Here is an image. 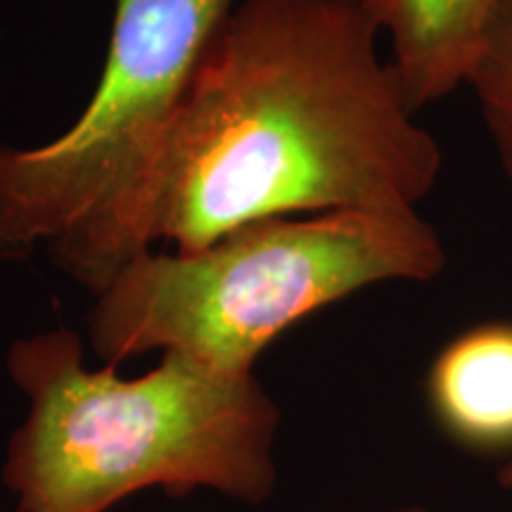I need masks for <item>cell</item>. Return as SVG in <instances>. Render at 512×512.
<instances>
[{"label":"cell","instance_id":"2","mask_svg":"<svg viewBox=\"0 0 512 512\" xmlns=\"http://www.w3.org/2000/svg\"><path fill=\"white\" fill-rule=\"evenodd\" d=\"M5 366L29 403L3 463L17 512H107L147 489L242 503L273 494L280 411L254 373L164 354L124 380L83 366L81 339L64 328L12 342Z\"/></svg>","mask_w":512,"mask_h":512},{"label":"cell","instance_id":"4","mask_svg":"<svg viewBox=\"0 0 512 512\" xmlns=\"http://www.w3.org/2000/svg\"><path fill=\"white\" fill-rule=\"evenodd\" d=\"M235 0H117L81 119L41 147L0 145V261L46 245L95 297L157 240L162 174L204 46Z\"/></svg>","mask_w":512,"mask_h":512},{"label":"cell","instance_id":"6","mask_svg":"<svg viewBox=\"0 0 512 512\" xmlns=\"http://www.w3.org/2000/svg\"><path fill=\"white\" fill-rule=\"evenodd\" d=\"M432 411L467 446L512 444V323H489L453 339L432 363Z\"/></svg>","mask_w":512,"mask_h":512},{"label":"cell","instance_id":"1","mask_svg":"<svg viewBox=\"0 0 512 512\" xmlns=\"http://www.w3.org/2000/svg\"><path fill=\"white\" fill-rule=\"evenodd\" d=\"M368 0H235L204 46L157 202V240L209 247L256 219L415 211L441 150L377 55Z\"/></svg>","mask_w":512,"mask_h":512},{"label":"cell","instance_id":"3","mask_svg":"<svg viewBox=\"0 0 512 512\" xmlns=\"http://www.w3.org/2000/svg\"><path fill=\"white\" fill-rule=\"evenodd\" d=\"M444 266L418 211L271 216L200 252L143 254L95 297L88 335L105 366L162 351L252 375L261 351L313 311L389 280L427 283Z\"/></svg>","mask_w":512,"mask_h":512},{"label":"cell","instance_id":"8","mask_svg":"<svg viewBox=\"0 0 512 512\" xmlns=\"http://www.w3.org/2000/svg\"><path fill=\"white\" fill-rule=\"evenodd\" d=\"M498 479H501L503 489L512 491V453L508 456V460H505V463H503L501 472H498Z\"/></svg>","mask_w":512,"mask_h":512},{"label":"cell","instance_id":"5","mask_svg":"<svg viewBox=\"0 0 512 512\" xmlns=\"http://www.w3.org/2000/svg\"><path fill=\"white\" fill-rule=\"evenodd\" d=\"M392 41V69L413 114L470 83L498 0H368Z\"/></svg>","mask_w":512,"mask_h":512},{"label":"cell","instance_id":"7","mask_svg":"<svg viewBox=\"0 0 512 512\" xmlns=\"http://www.w3.org/2000/svg\"><path fill=\"white\" fill-rule=\"evenodd\" d=\"M467 88L475 93L479 114L512 183V0H498L482 60Z\"/></svg>","mask_w":512,"mask_h":512},{"label":"cell","instance_id":"9","mask_svg":"<svg viewBox=\"0 0 512 512\" xmlns=\"http://www.w3.org/2000/svg\"><path fill=\"white\" fill-rule=\"evenodd\" d=\"M377 512H425L422 508H392V510H377Z\"/></svg>","mask_w":512,"mask_h":512}]
</instances>
